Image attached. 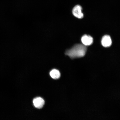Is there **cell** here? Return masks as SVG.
Returning a JSON list of instances; mask_svg holds the SVG:
<instances>
[{
	"mask_svg": "<svg viewBox=\"0 0 120 120\" xmlns=\"http://www.w3.org/2000/svg\"><path fill=\"white\" fill-rule=\"evenodd\" d=\"M86 50V46L83 45L77 44L74 45L71 49H67L65 54L71 59H74L84 56Z\"/></svg>",
	"mask_w": 120,
	"mask_h": 120,
	"instance_id": "6da1fadb",
	"label": "cell"
},
{
	"mask_svg": "<svg viewBox=\"0 0 120 120\" xmlns=\"http://www.w3.org/2000/svg\"><path fill=\"white\" fill-rule=\"evenodd\" d=\"M82 8L80 5H77L75 6L73 9L72 13L75 17L79 19L82 18L84 15L82 12Z\"/></svg>",
	"mask_w": 120,
	"mask_h": 120,
	"instance_id": "7a4b0ae2",
	"label": "cell"
},
{
	"mask_svg": "<svg viewBox=\"0 0 120 120\" xmlns=\"http://www.w3.org/2000/svg\"><path fill=\"white\" fill-rule=\"evenodd\" d=\"M81 41L83 44L85 46H89L92 44L93 39L90 35H85L82 36Z\"/></svg>",
	"mask_w": 120,
	"mask_h": 120,
	"instance_id": "3957f363",
	"label": "cell"
},
{
	"mask_svg": "<svg viewBox=\"0 0 120 120\" xmlns=\"http://www.w3.org/2000/svg\"><path fill=\"white\" fill-rule=\"evenodd\" d=\"M33 102L34 106L38 109L42 108L45 103L44 100L41 97H37L34 99Z\"/></svg>",
	"mask_w": 120,
	"mask_h": 120,
	"instance_id": "277c9868",
	"label": "cell"
},
{
	"mask_svg": "<svg viewBox=\"0 0 120 120\" xmlns=\"http://www.w3.org/2000/svg\"><path fill=\"white\" fill-rule=\"evenodd\" d=\"M101 43L104 47H109L112 44V40L111 37L108 35H105L102 39Z\"/></svg>",
	"mask_w": 120,
	"mask_h": 120,
	"instance_id": "5b68a950",
	"label": "cell"
},
{
	"mask_svg": "<svg viewBox=\"0 0 120 120\" xmlns=\"http://www.w3.org/2000/svg\"><path fill=\"white\" fill-rule=\"evenodd\" d=\"M50 75L52 79H59L60 76V73L58 70L54 69L50 72Z\"/></svg>",
	"mask_w": 120,
	"mask_h": 120,
	"instance_id": "8992f818",
	"label": "cell"
}]
</instances>
